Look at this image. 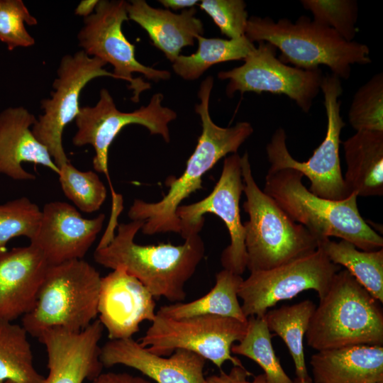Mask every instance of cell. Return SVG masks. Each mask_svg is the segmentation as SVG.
Here are the masks:
<instances>
[{
    "instance_id": "7bdbcfd3",
    "label": "cell",
    "mask_w": 383,
    "mask_h": 383,
    "mask_svg": "<svg viewBox=\"0 0 383 383\" xmlns=\"http://www.w3.org/2000/svg\"><path fill=\"white\" fill-rule=\"evenodd\" d=\"M377 383H383V382H377Z\"/></svg>"
},
{
    "instance_id": "4dcf8cb0",
    "label": "cell",
    "mask_w": 383,
    "mask_h": 383,
    "mask_svg": "<svg viewBox=\"0 0 383 383\" xmlns=\"http://www.w3.org/2000/svg\"><path fill=\"white\" fill-rule=\"evenodd\" d=\"M59 182L66 197L82 211H98L106 200L103 182L93 171H81L68 162L59 168Z\"/></svg>"
},
{
    "instance_id": "f1b7e54d",
    "label": "cell",
    "mask_w": 383,
    "mask_h": 383,
    "mask_svg": "<svg viewBox=\"0 0 383 383\" xmlns=\"http://www.w3.org/2000/svg\"><path fill=\"white\" fill-rule=\"evenodd\" d=\"M28 333L11 321L0 320V381L43 383L35 370Z\"/></svg>"
},
{
    "instance_id": "5b68a950",
    "label": "cell",
    "mask_w": 383,
    "mask_h": 383,
    "mask_svg": "<svg viewBox=\"0 0 383 383\" xmlns=\"http://www.w3.org/2000/svg\"><path fill=\"white\" fill-rule=\"evenodd\" d=\"M346 270L333 276L305 334L317 351L354 345H383L382 305Z\"/></svg>"
},
{
    "instance_id": "44dd1931",
    "label": "cell",
    "mask_w": 383,
    "mask_h": 383,
    "mask_svg": "<svg viewBox=\"0 0 383 383\" xmlns=\"http://www.w3.org/2000/svg\"><path fill=\"white\" fill-rule=\"evenodd\" d=\"M35 116L23 106L9 107L0 112V174L13 180H34L23 162L40 165L58 174L59 169L47 148L32 132Z\"/></svg>"
},
{
    "instance_id": "603a6c76",
    "label": "cell",
    "mask_w": 383,
    "mask_h": 383,
    "mask_svg": "<svg viewBox=\"0 0 383 383\" xmlns=\"http://www.w3.org/2000/svg\"><path fill=\"white\" fill-rule=\"evenodd\" d=\"M314 383L383 382V346L354 345L319 350L311 355Z\"/></svg>"
},
{
    "instance_id": "3957f363",
    "label": "cell",
    "mask_w": 383,
    "mask_h": 383,
    "mask_svg": "<svg viewBox=\"0 0 383 383\" xmlns=\"http://www.w3.org/2000/svg\"><path fill=\"white\" fill-rule=\"evenodd\" d=\"M303 177L289 168L267 171L263 192L318 241L336 237L363 251L383 248V238L361 216L355 194L340 201L322 198L304 185Z\"/></svg>"
},
{
    "instance_id": "ba28073f",
    "label": "cell",
    "mask_w": 383,
    "mask_h": 383,
    "mask_svg": "<svg viewBox=\"0 0 383 383\" xmlns=\"http://www.w3.org/2000/svg\"><path fill=\"white\" fill-rule=\"evenodd\" d=\"M321 91L327 118L325 138L307 161L299 162L288 150L284 129L277 128L266 145L268 171L296 170L309 179V190L313 194L340 201L350 195L344 182L339 155L341 131L345 125L338 100L343 93L340 79L332 74L324 75Z\"/></svg>"
},
{
    "instance_id": "52a82bcc",
    "label": "cell",
    "mask_w": 383,
    "mask_h": 383,
    "mask_svg": "<svg viewBox=\"0 0 383 383\" xmlns=\"http://www.w3.org/2000/svg\"><path fill=\"white\" fill-rule=\"evenodd\" d=\"M101 279L83 259L50 265L34 307L22 318V326L35 338L50 328L84 331L98 315Z\"/></svg>"
},
{
    "instance_id": "60d3db41",
    "label": "cell",
    "mask_w": 383,
    "mask_h": 383,
    "mask_svg": "<svg viewBox=\"0 0 383 383\" xmlns=\"http://www.w3.org/2000/svg\"><path fill=\"white\" fill-rule=\"evenodd\" d=\"M294 383H313L312 379H300L298 377H296L294 380H293Z\"/></svg>"
},
{
    "instance_id": "ee69618b",
    "label": "cell",
    "mask_w": 383,
    "mask_h": 383,
    "mask_svg": "<svg viewBox=\"0 0 383 383\" xmlns=\"http://www.w3.org/2000/svg\"><path fill=\"white\" fill-rule=\"evenodd\" d=\"M2 382H1V381H0V383H2Z\"/></svg>"
},
{
    "instance_id": "2e32d148",
    "label": "cell",
    "mask_w": 383,
    "mask_h": 383,
    "mask_svg": "<svg viewBox=\"0 0 383 383\" xmlns=\"http://www.w3.org/2000/svg\"><path fill=\"white\" fill-rule=\"evenodd\" d=\"M104 221V213L86 218L67 202L51 201L42 210L40 224L30 244L43 252L50 265L83 259Z\"/></svg>"
},
{
    "instance_id": "6da1fadb",
    "label": "cell",
    "mask_w": 383,
    "mask_h": 383,
    "mask_svg": "<svg viewBox=\"0 0 383 383\" xmlns=\"http://www.w3.org/2000/svg\"><path fill=\"white\" fill-rule=\"evenodd\" d=\"M213 87V78L207 77L198 91L200 103L196 104L202 131L196 146L187 160L186 168L179 177H169L165 184L168 192L157 202L136 199L128 216L131 221H142L141 231L145 235L161 233H180V223L176 211L181 203L192 193L203 189L202 177L223 157L237 153L241 145L252 134V125L246 121L223 128L216 125L209 113V100Z\"/></svg>"
},
{
    "instance_id": "b9f144b4",
    "label": "cell",
    "mask_w": 383,
    "mask_h": 383,
    "mask_svg": "<svg viewBox=\"0 0 383 383\" xmlns=\"http://www.w3.org/2000/svg\"><path fill=\"white\" fill-rule=\"evenodd\" d=\"M2 383H16V382L10 381V380H6V381H4Z\"/></svg>"
},
{
    "instance_id": "f546056e",
    "label": "cell",
    "mask_w": 383,
    "mask_h": 383,
    "mask_svg": "<svg viewBox=\"0 0 383 383\" xmlns=\"http://www.w3.org/2000/svg\"><path fill=\"white\" fill-rule=\"evenodd\" d=\"M272 335L262 317L248 318L247 331L231 353L243 355L255 361L263 370L267 383H294L276 355L272 343Z\"/></svg>"
},
{
    "instance_id": "f35d334b",
    "label": "cell",
    "mask_w": 383,
    "mask_h": 383,
    "mask_svg": "<svg viewBox=\"0 0 383 383\" xmlns=\"http://www.w3.org/2000/svg\"><path fill=\"white\" fill-rule=\"evenodd\" d=\"M158 1L167 10L169 9L172 10L190 9L194 7L199 2L196 0H159Z\"/></svg>"
},
{
    "instance_id": "4fadbf2b",
    "label": "cell",
    "mask_w": 383,
    "mask_h": 383,
    "mask_svg": "<svg viewBox=\"0 0 383 383\" xmlns=\"http://www.w3.org/2000/svg\"><path fill=\"white\" fill-rule=\"evenodd\" d=\"M340 267L332 263L320 249L267 270L251 272L238 293L245 316L262 317L278 302L313 289L319 299L326 294Z\"/></svg>"
},
{
    "instance_id": "277c9868",
    "label": "cell",
    "mask_w": 383,
    "mask_h": 383,
    "mask_svg": "<svg viewBox=\"0 0 383 383\" xmlns=\"http://www.w3.org/2000/svg\"><path fill=\"white\" fill-rule=\"evenodd\" d=\"M245 36L252 43L265 41L279 49V59L285 64L304 70L325 65L339 79H348L355 64L371 63L367 45L347 41L332 28L306 16L295 23L252 16L248 18Z\"/></svg>"
},
{
    "instance_id": "8d00e7d4",
    "label": "cell",
    "mask_w": 383,
    "mask_h": 383,
    "mask_svg": "<svg viewBox=\"0 0 383 383\" xmlns=\"http://www.w3.org/2000/svg\"><path fill=\"white\" fill-rule=\"evenodd\" d=\"M252 375L243 365H233L228 372L221 369L218 374L206 377V383H267L264 373L255 376L252 380H249L248 377Z\"/></svg>"
},
{
    "instance_id": "ffe728a7",
    "label": "cell",
    "mask_w": 383,
    "mask_h": 383,
    "mask_svg": "<svg viewBox=\"0 0 383 383\" xmlns=\"http://www.w3.org/2000/svg\"><path fill=\"white\" fill-rule=\"evenodd\" d=\"M49 267L30 243L0 252V320L12 322L33 309Z\"/></svg>"
},
{
    "instance_id": "d4e9b609",
    "label": "cell",
    "mask_w": 383,
    "mask_h": 383,
    "mask_svg": "<svg viewBox=\"0 0 383 383\" xmlns=\"http://www.w3.org/2000/svg\"><path fill=\"white\" fill-rule=\"evenodd\" d=\"M243 280L241 275L223 269L216 274L215 285L204 296L190 302L163 305L156 313L176 319L215 315L246 322L248 318L243 312L238 296Z\"/></svg>"
},
{
    "instance_id": "ab89813d",
    "label": "cell",
    "mask_w": 383,
    "mask_h": 383,
    "mask_svg": "<svg viewBox=\"0 0 383 383\" xmlns=\"http://www.w3.org/2000/svg\"><path fill=\"white\" fill-rule=\"evenodd\" d=\"M98 2V0L81 1L75 8L74 14L84 18L89 16L94 12Z\"/></svg>"
},
{
    "instance_id": "e575fe53",
    "label": "cell",
    "mask_w": 383,
    "mask_h": 383,
    "mask_svg": "<svg viewBox=\"0 0 383 383\" xmlns=\"http://www.w3.org/2000/svg\"><path fill=\"white\" fill-rule=\"evenodd\" d=\"M37 24V19L22 0H0V41L6 45L9 50L33 45L35 39L26 25Z\"/></svg>"
},
{
    "instance_id": "9c48e42d",
    "label": "cell",
    "mask_w": 383,
    "mask_h": 383,
    "mask_svg": "<svg viewBox=\"0 0 383 383\" xmlns=\"http://www.w3.org/2000/svg\"><path fill=\"white\" fill-rule=\"evenodd\" d=\"M164 96L155 93L146 106L131 112L117 109L109 91L103 88L99 98L92 106L80 107L75 118L77 131L72 143L77 147L90 145L94 150V169L107 177L112 194V209L123 207L122 196L115 192L109 173V147L121 131L128 125L138 124L145 127L152 135H160L166 143L170 141L169 123L177 118V113L162 104Z\"/></svg>"
},
{
    "instance_id": "484cf974",
    "label": "cell",
    "mask_w": 383,
    "mask_h": 383,
    "mask_svg": "<svg viewBox=\"0 0 383 383\" xmlns=\"http://www.w3.org/2000/svg\"><path fill=\"white\" fill-rule=\"evenodd\" d=\"M320 248L333 264L343 266L380 303L383 302V248L363 251L353 243L322 239Z\"/></svg>"
},
{
    "instance_id": "8992f818",
    "label": "cell",
    "mask_w": 383,
    "mask_h": 383,
    "mask_svg": "<svg viewBox=\"0 0 383 383\" xmlns=\"http://www.w3.org/2000/svg\"><path fill=\"white\" fill-rule=\"evenodd\" d=\"M241 168L246 196L243 206L249 217L243 226L250 272L270 270L315 251L316 238L259 188L247 152L241 157Z\"/></svg>"
},
{
    "instance_id": "8fae6325",
    "label": "cell",
    "mask_w": 383,
    "mask_h": 383,
    "mask_svg": "<svg viewBox=\"0 0 383 383\" xmlns=\"http://www.w3.org/2000/svg\"><path fill=\"white\" fill-rule=\"evenodd\" d=\"M127 5L123 0L99 1L94 12L84 18L77 40L87 55L113 66V74L117 79L128 83V88L133 91L131 100L138 102L140 94L150 89V84L142 78H133V73L155 82L169 79L171 73L146 66L136 59L135 47L122 30L123 23L129 20Z\"/></svg>"
},
{
    "instance_id": "30bf717a",
    "label": "cell",
    "mask_w": 383,
    "mask_h": 383,
    "mask_svg": "<svg viewBox=\"0 0 383 383\" xmlns=\"http://www.w3.org/2000/svg\"><path fill=\"white\" fill-rule=\"evenodd\" d=\"M247 327L248 321L231 317L201 315L176 319L156 313L138 342L159 356H169L178 349L194 352L221 370L226 361L243 365L231 355V347L244 337Z\"/></svg>"
},
{
    "instance_id": "836d02e7",
    "label": "cell",
    "mask_w": 383,
    "mask_h": 383,
    "mask_svg": "<svg viewBox=\"0 0 383 383\" xmlns=\"http://www.w3.org/2000/svg\"><path fill=\"white\" fill-rule=\"evenodd\" d=\"M313 21L329 27L344 40L353 41L357 33L358 4L355 0H301Z\"/></svg>"
},
{
    "instance_id": "d6a6232c",
    "label": "cell",
    "mask_w": 383,
    "mask_h": 383,
    "mask_svg": "<svg viewBox=\"0 0 383 383\" xmlns=\"http://www.w3.org/2000/svg\"><path fill=\"white\" fill-rule=\"evenodd\" d=\"M42 210L28 198L22 196L0 205V252L7 250L8 242L24 236L30 241L35 236Z\"/></svg>"
},
{
    "instance_id": "d590c367",
    "label": "cell",
    "mask_w": 383,
    "mask_h": 383,
    "mask_svg": "<svg viewBox=\"0 0 383 383\" xmlns=\"http://www.w3.org/2000/svg\"><path fill=\"white\" fill-rule=\"evenodd\" d=\"M199 7L229 39L245 35L248 14L243 0H203Z\"/></svg>"
},
{
    "instance_id": "9a60e30c",
    "label": "cell",
    "mask_w": 383,
    "mask_h": 383,
    "mask_svg": "<svg viewBox=\"0 0 383 383\" xmlns=\"http://www.w3.org/2000/svg\"><path fill=\"white\" fill-rule=\"evenodd\" d=\"M241 157L238 153L226 156L221 176L211 192L201 201L180 205L176 211L182 238L199 234L204 225V215L213 213L225 223L230 244L221 255L223 269L242 275L247 269L245 229L241 221L240 199L243 192Z\"/></svg>"
},
{
    "instance_id": "cb8c5ba5",
    "label": "cell",
    "mask_w": 383,
    "mask_h": 383,
    "mask_svg": "<svg viewBox=\"0 0 383 383\" xmlns=\"http://www.w3.org/2000/svg\"><path fill=\"white\" fill-rule=\"evenodd\" d=\"M343 147L347 166L343 179L349 194L382 196L383 131H356Z\"/></svg>"
},
{
    "instance_id": "5bb4252c",
    "label": "cell",
    "mask_w": 383,
    "mask_h": 383,
    "mask_svg": "<svg viewBox=\"0 0 383 383\" xmlns=\"http://www.w3.org/2000/svg\"><path fill=\"white\" fill-rule=\"evenodd\" d=\"M258 45L243 60L242 65L218 73L228 79L226 93L233 97L236 91L286 95L305 113L321 91L324 74L321 68L304 70L287 65L276 57L272 45L257 42Z\"/></svg>"
},
{
    "instance_id": "7c38bea8",
    "label": "cell",
    "mask_w": 383,
    "mask_h": 383,
    "mask_svg": "<svg viewBox=\"0 0 383 383\" xmlns=\"http://www.w3.org/2000/svg\"><path fill=\"white\" fill-rule=\"evenodd\" d=\"M106 65L82 50L64 55L57 70L50 96L40 101L43 113L36 118L32 132L47 148L58 169L70 162L62 145V133L79 113V99L82 89L97 77L116 79L113 72L104 68Z\"/></svg>"
},
{
    "instance_id": "74e56055",
    "label": "cell",
    "mask_w": 383,
    "mask_h": 383,
    "mask_svg": "<svg viewBox=\"0 0 383 383\" xmlns=\"http://www.w3.org/2000/svg\"><path fill=\"white\" fill-rule=\"evenodd\" d=\"M91 383H151L147 379L127 372L101 373Z\"/></svg>"
},
{
    "instance_id": "ac0fdd59",
    "label": "cell",
    "mask_w": 383,
    "mask_h": 383,
    "mask_svg": "<svg viewBox=\"0 0 383 383\" xmlns=\"http://www.w3.org/2000/svg\"><path fill=\"white\" fill-rule=\"evenodd\" d=\"M101 277L99 320L109 340L131 338L144 321L156 316L155 301L148 288L123 267H117Z\"/></svg>"
},
{
    "instance_id": "d6986e66",
    "label": "cell",
    "mask_w": 383,
    "mask_h": 383,
    "mask_svg": "<svg viewBox=\"0 0 383 383\" xmlns=\"http://www.w3.org/2000/svg\"><path fill=\"white\" fill-rule=\"evenodd\" d=\"M100 360L106 367H131L157 383H206V360L201 355L178 349L169 356H159L132 338L105 343L101 347Z\"/></svg>"
},
{
    "instance_id": "1f68e13d",
    "label": "cell",
    "mask_w": 383,
    "mask_h": 383,
    "mask_svg": "<svg viewBox=\"0 0 383 383\" xmlns=\"http://www.w3.org/2000/svg\"><path fill=\"white\" fill-rule=\"evenodd\" d=\"M348 121L356 131H383V74L373 75L355 92Z\"/></svg>"
},
{
    "instance_id": "7402d4cb",
    "label": "cell",
    "mask_w": 383,
    "mask_h": 383,
    "mask_svg": "<svg viewBox=\"0 0 383 383\" xmlns=\"http://www.w3.org/2000/svg\"><path fill=\"white\" fill-rule=\"evenodd\" d=\"M127 13L128 19L143 28L172 62L184 47L194 45L196 37L204 33L202 21L195 16V7L174 13L150 6L144 0H132L128 2Z\"/></svg>"
},
{
    "instance_id": "83f0119b",
    "label": "cell",
    "mask_w": 383,
    "mask_h": 383,
    "mask_svg": "<svg viewBox=\"0 0 383 383\" xmlns=\"http://www.w3.org/2000/svg\"><path fill=\"white\" fill-rule=\"evenodd\" d=\"M198 49L189 55H179L172 62L173 71L185 80L199 79L211 66L244 60L255 46L246 36L238 39L206 38L198 35Z\"/></svg>"
},
{
    "instance_id": "7a4b0ae2",
    "label": "cell",
    "mask_w": 383,
    "mask_h": 383,
    "mask_svg": "<svg viewBox=\"0 0 383 383\" xmlns=\"http://www.w3.org/2000/svg\"><path fill=\"white\" fill-rule=\"evenodd\" d=\"M143 224L142 221L118 224L116 233L100 240L94 259L106 268L123 267L145 286L154 298L182 302L187 296L184 286L204 257V243L199 234H194L179 245L170 243L139 245L135 237Z\"/></svg>"
},
{
    "instance_id": "e0dca14e",
    "label": "cell",
    "mask_w": 383,
    "mask_h": 383,
    "mask_svg": "<svg viewBox=\"0 0 383 383\" xmlns=\"http://www.w3.org/2000/svg\"><path fill=\"white\" fill-rule=\"evenodd\" d=\"M104 326L99 319L75 333L61 328L43 331L38 337L46 349L48 374L43 383H83L102 371L99 341Z\"/></svg>"
},
{
    "instance_id": "4316f807",
    "label": "cell",
    "mask_w": 383,
    "mask_h": 383,
    "mask_svg": "<svg viewBox=\"0 0 383 383\" xmlns=\"http://www.w3.org/2000/svg\"><path fill=\"white\" fill-rule=\"evenodd\" d=\"M316 304L305 299L292 305L267 311L263 316L268 329L279 336L292 357L296 377L311 378L304 352V337L308 330Z\"/></svg>"
}]
</instances>
